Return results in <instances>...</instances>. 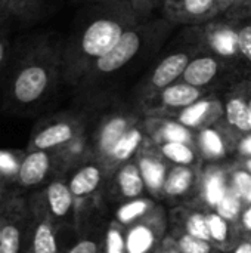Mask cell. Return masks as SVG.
Wrapping results in <instances>:
<instances>
[{"mask_svg":"<svg viewBox=\"0 0 251 253\" xmlns=\"http://www.w3.org/2000/svg\"><path fill=\"white\" fill-rule=\"evenodd\" d=\"M68 253H98V246L93 240L84 239L80 240L75 246H72Z\"/></svg>","mask_w":251,"mask_h":253,"instance_id":"8d00e7d4","label":"cell"},{"mask_svg":"<svg viewBox=\"0 0 251 253\" xmlns=\"http://www.w3.org/2000/svg\"><path fill=\"white\" fill-rule=\"evenodd\" d=\"M146 116V114H145ZM148 125L157 129V138L163 142H189L192 138V127L185 126L175 117L169 116H146Z\"/></svg>","mask_w":251,"mask_h":253,"instance_id":"9a60e30c","label":"cell"},{"mask_svg":"<svg viewBox=\"0 0 251 253\" xmlns=\"http://www.w3.org/2000/svg\"><path fill=\"white\" fill-rule=\"evenodd\" d=\"M81 4H130V0H75Z\"/></svg>","mask_w":251,"mask_h":253,"instance_id":"f35d334b","label":"cell"},{"mask_svg":"<svg viewBox=\"0 0 251 253\" xmlns=\"http://www.w3.org/2000/svg\"><path fill=\"white\" fill-rule=\"evenodd\" d=\"M200 141H201V145H203L204 151L207 154H210V156H222L223 151H225L222 138L215 129H210V127L204 129L201 132Z\"/></svg>","mask_w":251,"mask_h":253,"instance_id":"83f0119b","label":"cell"},{"mask_svg":"<svg viewBox=\"0 0 251 253\" xmlns=\"http://www.w3.org/2000/svg\"><path fill=\"white\" fill-rule=\"evenodd\" d=\"M188 144L189 142H164L161 145V153L178 165H191L195 160V153Z\"/></svg>","mask_w":251,"mask_h":253,"instance_id":"ffe728a7","label":"cell"},{"mask_svg":"<svg viewBox=\"0 0 251 253\" xmlns=\"http://www.w3.org/2000/svg\"><path fill=\"white\" fill-rule=\"evenodd\" d=\"M207 224H209V230H210V236L217 240V242H223L226 239L228 234V227L223 221V218L220 215H210L207 216Z\"/></svg>","mask_w":251,"mask_h":253,"instance_id":"836d02e7","label":"cell"},{"mask_svg":"<svg viewBox=\"0 0 251 253\" xmlns=\"http://www.w3.org/2000/svg\"><path fill=\"white\" fill-rule=\"evenodd\" d=\"M99 184H101V169L96 165H84L78 168L68 181L74 200L89 196L98 188Z\"/></svg>","mask_w":251,"mask_h":253,"instance_id":"e0dca14e","label":"cell"},{"mask_svg":"<svg viewBox=\"0 0 251 253\" xmlns=\"http://www.w3.org/2000/svg\"><path fill=\"white\" fill-rule=\"evenodd\" d=\"M231 3H232V0H225V4H226V9L231 6Z\"/></svg>","mask_w":251,"mask_h":253,"instance_id":"bcb514c9","label":"cell"},{"mask_svg":"<svg viewBox=\"0 0 251 253\" xmlns=\"http://www.w3.org/2000/svg\"><path fill=\"white\" fill-rule=\"evenodd\" d=\"M138 22L130 4H84L64 40V84L72 90L87 70Z\"/></svg>","mask_w":251,"mask_h":253,"instance_id":"3957f363","label":"cell"},{"mask_svg":"<svg viewBox=\"0 0 251 253\" xmlns=\"http://www.w3.org/2000/svg\"><path fill=\"white\" fill-rule=\"evenodd\" d=\"M9 3L10 0H0V24L12 21L9 13Z\"/></svg>","mask_w":251,"mask_h":253,"instance_id":"ab89813d","label":"cell"},{"mask_svg":"<svg viewBox=\"0 0 251 253\" xmlns=\"http://www.w3.org/2000/svg\"><path fill=\"white\" fill-rule=\"evenodd\" d=\"M46 0H10L9 3V13L10 19L28 25L37 21L44 12Z\"/></svg>","mask_w":251,"mask_h":253,"instance_id":"ac0fdd59","label":"cell"},{"mask_svg":"<svg viewBox=\"0 0 251 253\" xmlns=\"http://www.w3.org/2000/svg\"><path fill=\"white\" fill-rule=\"evenodd\" d=\"M235 191L244 197L246 200L251 202V175L249 172H237L234 176Z\"/></svg>","mask_w":251,"mask_h":253,"instance_id":"e575fe53","label":"cell"},{"mask_svg":"<svg viewBox=\"0 0 251 253\" xmlns=\"http://www.w3.org/2000/svg\"><path fill=\"white\" fill-rule=\"evenodd\" d=\"M24 253H33V252L30 251V248H27V246H25V251H24Z\"/></svg>","mask_w":251,"mask_h":253,"instance_id":"7dc6e473","label":"cell"},{"mask_svg":"<svg viewBox=\"0 0 251 253\" xmlns=\"http://www.w3.org/2000/svg\"><path fill=\"white\" fill-rule=\"evenodd\" d=\"M215 92L203 87H197L180 80L160 90L152 99H149L142 111L146 116H169L178 117L188 108L194 107L200 101L213 95Z\"/></svg>","mask_w":251,"mask_h":253,"instance_id":"9c48e42d","label":"cell"},{"mask_svg":"<svg viewBox=\"0 0 251 253\" xmlns=\"http://www.w3.org/2000/svg\"><path fill=\"white\" fill-rule=\"evenodd\" d=\"M226 21H246L251 19V0H243L231 4L222 15Z\"/></svg>","mask_w":251,"mask_h":253,"instance_id":"f546056e","label":"cell"},{"mask_svg":"<svg viewBox=\"0 0 251 253\" xmlns=\"http://www.w3.org/2000/svg\"><path fill=\"white\" fill-rule=\"evenodd\" d=\"M173 27L163 16L149 18L130 27L120 42L98 59L72 89L77 105L92 108L118 96L120 84L161 52Z\"/></svg>","mask_w":251,"mask_h":253,"instance_id":"7a4b0ae2","label":"cell"},{"mask_svg":"<svg viewBox=\"0 0 251 253\" xmlns=\"http://www.w3.org/2000/svg\"><path fill=\"white\" fill-rule=\"evenodd\" d=\"M87 122V110L80 107L43 117L33 127L25 150L61 151L84 136Z\"/></svg>","mask_w":251,"mask_h":253,"instance_id":"8992f818","label":"cell"},{"mask_svg":"<svg viewBox=\"0 0 251 253\" xmlns=\"http://www.w3.org/2000/svg\"><path fill=\"white\" fill-rule=\"evenodd\" d=\"M84 110L96 119L93 138L96 150L105 157H111L117 144L136 127L138 116L143 114L138 105H129L123 102L120 96H114L96 107Z\"/></svg>","mask_w":251,"mask_h":253,"instance_id":"52a82bcc","label":"cell"},{"mask_svg":"<svg viewBox=\"0 0 251 253\" xmlns=\"http://www.w3.org/2000/svg\"><path fill=\"white\" fill-rule=\"evenodd\" d=\"M210 46L203 27H186V30L173 40V43L161 52L158 61L138 82L133 90V101L141 110L160 90L178 82L192 58L203 49Z\"/></svg>","mask_w":251,"mask_h":253,"instance_id":"277c9868","label":"cell"},{"mask_svg":"<svg viewBox=\"0 0 251 253\" xmlns=\"http://www.w3.org/2000/svg\"><path fill=\"white\" fill-rule=\"evenodd\" d=\"M28 222L27 197L15 188H10L3 211L0 253H24L28 239Z\"/></svg>","mask_w":251,"mask_h":253,"instance_id":"ba28073f","label":"cell"},{"mask_svg":"<svg viewBox=\"0 0 251 253\" xmlns=\"http://www.w3.org/2000/svg\"><path fill=\"white\" fill-rule=\"evenodd\" d=\"M180 251L182 253H209L210 252V246L206 240L197 239L191 234L183 236L180 239Z\"/></svg>","mask_w":251,"mask_h":253,"instance_id":"d6a6232c","label":"cell"},{"mask_svg":"<svg viewBox=\"0 0 251 253\" xmlns=\"http://www.w3.org/2000/svg\"><path fill=\"white\" fill-rule=\"evenodd\" d=\"M249 169H250V172H251V160L249 162Z\"/></svg>","mask_w":251,"mask_h":253,"instance_id":"681fc988","label":"cell"},{"mask_svg":"<svg viewBox=\"0 0 251 253\" xmlns=\"http://www.w3.org/2000/svg\"><path fill=\"white\" fill-rule=\"evenodd\" d=\"M56 165L58 156L53 151L24 150L13 179L15 190L21 193L44 184Z\"/></svg>","mask_w":251,"mask_h":253,"instance_id":"7c38bea8","label":"cell"},{"mask_svg":"<svg viewBox=\"0 0 251 253\" xmlns=\"http://www.w3.org/2000/svg\"><path fill=\"white\" fill-rule=\"evenodd\" d=\"M188 231L191 236L201 239V240H209L210 236V230H209V224H207V218H204L203 215H192L188 221Z\"/></svg>","mask_w":251,"mask_h":253,"instance_id":"4dcf8cb0","label":"cell"},{"mask_svg":"<svg viewBox=\"0 0 251 253\" xmlns=\"http://www.w3.org/2000/svg\"><path fill=\"white\" fill-rule=\"evenodd\" d=\"M124 240L121 234L115 230H111L107 236V253H124Z\"/></svg>","mask_w":251,"mask_h":253,"instance_id":"d590c367","label":"cell"},{"mask_svg":"<svg viewBox=\"0 0 251 253\" xmlns=\"http://www.w3.org/2000/svg\"><path fill=\"white\" fill-rule=\"evenodd\" d=\"M10 22H3L0 24V84L1 80L4 77L7 64H9V58H10V52H12V37H10Z\"/></svg>","mask_w":251,"mask_h":253,"instance_id":"d4e9b609","label":"cell"},{"mask_svg":"<svg viewBox=\"0 0 251 253\" xmlns=\"http://www.w3.org/2000/svg\"><path fill=\"white\" fill-rule=\"evenodd\" d=\"M64 84V40L52 33L25 34L12 43L1 80L0 107L6 116L37 114Z\"/></svg>","mask_w":251,"mask_h":253,"instance_id":"6da1fadb","label":"cell"},{"mask_svg":"<svg viewBox=\"0 0 251 253\" xmlns=\"http://www.w3.org/2000/svg\"><path fill=\"white\" fill-rule=\"evenodd\" d=\"M12 184L4 179V178H0V213L3 212L4 209V205L7 202V197H9V193H10V187Z\"/></svg>","mask_w":251,"mask_h":253,"instance_id":"74e56055","label":"cell"},{"mask_svg":"<svg viewBox=\"0 0 251 253\" xmlns=\"http://www.w3.org/2000/svg\"><path fill=\"white\" fill-rule=\"evenodd\" d=\"M192 181V173L189 169L186 168H176L172 170V173L169 175L167 181H166V193L170 196H178L182 194L188 190V187L191 185Z\"/></svg>","mask_w":251,"mask_h":253,"instance_id":"7402d4cb","label":"cell"},{"mask_svg":"<svg viewBox=\"0 0 251 253\" xmlns=\"http://www.w3.org/2000/svg\"><path fill=\"white\" fill-rule=\"evenodd\" d=\"M238 1H243V0H232V3H231V4H234V3H238Z\"/></svg>","mask_w":251,"mask_h":253,"instance_id":"c3c4849f","label":"cell"},{"mask_svg":"<svg viewBox=\"0 0 251 253\" xmlns=\"http://www.w3.org/2000/svg\"><path fill=\"white\" fill-rule=\"evenodd\" d=\"M27 205L30 216L27 248L33 253H59L55 221L47 211L43 194H30Z\"/></svg>","mask_w":251,"mask_h":253,"instance_id":"30bf717a","label":"cell"},{"mask_svg":"<svg viewBox=\"0 0 251 253\" xmlns=\"http://www.w3.org/2000/svg\"><path fill=\"white\" fill-rule=\"evenodd\" d=\"M118 182L126 197L138 196L143 188V178H142L141 169H138L133 165L126 166L118 176Z\"/></svg>","mask_w":251,"mask_h":253,"instance_id":"d6986e66","label":"cell"},{"mask_svg":"<svg viewBox=\"0 0 251 253\" xmlns=\"http://www.w3.org/2000/svg\"><path fill=\"white\" fill-rule=\"evenodd\" d=\"M141 173L149 188H160L164 184L166 169L161 163L145 159L141 162Z\"/></svg>","mask_w":251,"mask_h":253,"instance_id":"cb8c5ba5","label":"cell"},{"mask_svg":"<svg viewBox=\"0 0 251 253\" xmlns=\"http://www.w3.org/2000/svg\"><path fill=\"white\" fill-rule=\"evenodd\" d=\"M240 194L235 190H226L225 196L217 203V211L223 219H234L240 212Z\"/></svg>","mask_w":251,"mask_h":253,"instance_id":"484cf974","label":"cell"},{"mask_svg":"<svg viewBox=\"0 0 251 253\" xmlns=\"http://www.w3.org/2000/svg\"><path fill=\"white\" fill-rule=\"evenodd\" d=\"M41 194L53 221H62L71 213L74 205V196L70 190L68 182L59 178L52 179L46 184L44 191Z\"/></svg>","mask_w":251,"mask_h":253,"instance_id":"5bb4252c","label":"cell"},{"mask_svg":"<svg viewBox=\"0 0 251 253\" xmlns=\"http://www.w3.org/2000/svg\"><path fill=\"white\" fill-rule=\"evenodd\" d=\"M243 221H244V225L249 228V230H251V208L244 213V216H243Z\"/></svg>","mask_w":251,"mask_h":253,"instance_id":"b9f144b4","label":"cell"},{"mask_svg":"<svg viewBox=\"0 0 251 253\" xmlns=\"http://www.w3.org/2000/svg\"><path fill=\"white\" fill-rule=\"evenodd\" d=\"M244 79L247 74L234 55L220 53L207 46L192 58L179 80L220 93Z\"/></svg>","mask_w":251,"mask_h":253,"instance_id":"5b68a950","label":"cell"},{"mask_svg":"<svg viewBox=\"0 0 251 253\" xmlns=\"http://www.w3.org/2000/svg\"><path fill=\"white\" fill-rule=\"evenodd\" d=\"M235 253H251V243H243Z\"/></svg>","mask_w":251,"mask_h":253,"instance_id":"7bdbcfd3","label":"cell"},{"mask_svg":"<svg viewBox=\"0 0 251 253\" xmlns=\"http://www.w3.org/2000/svg\"><path fill=\"white\" fill-rule=\"evenodd\" d=\"M166 0H130V6L136 15V18L142 22L152 16L155 9H161Z\"/></svg>","mask_w":251,"mask_h":253,"instance_id":"f1b7e54d","label":"cell"},{"mask_svg":"<svg viewBox=\"0 0 251 253\" xmlns=\"http://www.w3.org/2000/svg\"><path fill=\"white\" fill-rule=\"evenodd\" d=\"M226 188L223 182V176L217 172L210 173L207 181H206V197L210 205H217L222 197L225 196Z\"/></svg>","mask_w":251,"mask_h":253,"instance_id":"4316f807","label":"cell"},{"mask_svg":"<svg viewBox=\"0 0 251 253\" xmlns=\"http://www.w3.org/2000/svg\"><path fill=\"white\" fill-rule=\"evenodd\" d=\"M4 211V209H3ZM1 225H3V212L0 213V233H1Z\"/></svg>","mask_w":251,"mask_h":253,"instance_id":"f6af8a7d","label":"cell"},{"mask_svg":"<svg viewBox=\"0 0 251 253\" xmlns=\"http://www.w3.org/2000/svg\"><path fill=\"white\" fill-rule=\"evenodd\" d=\"M154 243V236L149 228L146 227H136L133 231H130L126 248L129 253H145L151 249Z\"/></svg>","mask_w":251,"mask_h":253,"instance_id":"44dd1931","label":"cell"},{"mask_svg":"<svg viewBox=\"0 0 251 253\" xmlns=\"http://www.w3.org/2000/svg\"><path fill=\"white\" fill-rule=\"evenodd\" d=\"M225 10V0H166L161 6V16L175 27H203Z\"/></svg>","mask_w":251,"mask_h":253,"instance_id":"8fae6325","label":"cell"},{"mask_svg":"<svg viewBox=\"0 0 251 253\" xmlns=\"http://www.w3.org/2000/svg\"><path fill=\"white\" fill-rule=\"evenodd\" d=\"M142 132L135 127L132 129L118 144L117 147L114 148L112 154H111V159H115V160H126L129 159L135 151L136 148L139 147V144L142 142Z\"/></svg>","mask_w":251,"mask_h":253,"instance_id":"603a6c76","label":"cell"},{"mask_svg":"<svg viewBox=\"0 0 251 253\" xmlns=\"http://www.w3.org/2000/svg\"><path fill=\"white\" fill-rule=\"evenodd\" d=\"M170 253H176V252H170Z\"/></svg>","mask_w":251,"mask_h":253,"instance_id":"f907efd6","label":"cell"},{"mask_svg":"<svg viewBox=\"0 0 251 253\" xmlns=\"http://www.w3.org/2000/svg\"><path fill=\"white\" fill-rule=\"evenodd\" d=\"M225 123L243 135H251V111L247 99V80H241L219 93Z\"/></svg>","mask_w":251,"mask_h":253,"instance_id":"4fadbf2b","label":"cell"},{"mask_svg":"<svg viewBox=\"0 0 251 253\" xmlns=\"http://www.w3.org/2000/svg\"><path fill=\"white\" fill-rule=\"evenodd\" d=\"M146 211V202H142V200H135V202H130L127 205H124L117 216L121 222H130L132 219L138 218L139 215H142L143 212Z\"/></svg>","mask_w":251,"mask_h":253,"instance_id":"1f68e13d","label":"cell"},{"mask_svg":"<svg viewBox=\"0 0 251 253\" xmlns=\"http://www.w3.org/2000/svg\"><path fill=\"white\" fill-rule=\"evenodd\" d=\"M246 80H247V99H249V105H250L251 111V76H249Z\"/></svg>","mask_w":251,"mask_h":253,"instance_id":"ee69618b","label":"cell"},{"mask_svg":"<svg viewBox=\"0 0 251 253\" xmlns=\"http://www.w3.org/2000/svg\"><path fill=\"white\" fill-rule=\"evenodd\" d=\"M241 151H243L244 154L251 156V135L250 136H247V138L241 142Z\"/></svg>","mask_w":251,"mask_h":253,"instance_id":"60d3db41","label":"cell"},{"mask_svg":"<svg viewBox=\"0 0 251 253\" xmlns=\"http://www.w3.org/2000/svg\"><path fill=\"white\" fill-rule=\"evenodd\" d=\"M234 31V56L246 71L247 77L251 76V19L229 21Z\"/></svg>","mask_w":251,"mask_h":253,"instance_id":"2e32d148","label":"cell"}]
</instances>
